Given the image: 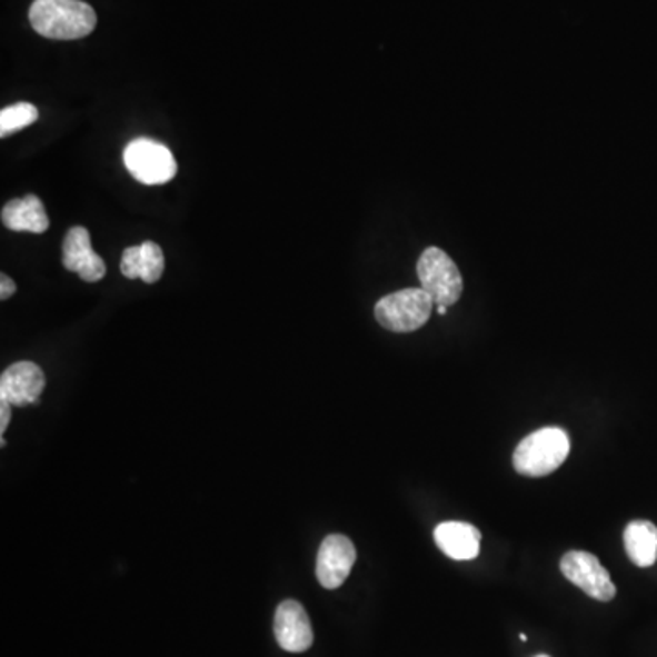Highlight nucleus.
Segmentation results:
<instances>
[{"instance_id": "obj_4", "label": "nucleus", "mask_w": 657, "mask_h": 657, "mask_svg": "<svg viewBox=\"0 0 657 657\" xmlns=\"http://www.w3.org/2000/svg\"><path fill=\"white\" fill-rule=\"evenodd\" d=\"M418 280L435 306H455L464 291L462 275L455 261L438 247L424 250L417 263Z\"/></svg>"}, {"instance_id": "obj_15", "label": "nucleus", "mask_w": 657, "mask_h": 657, "mask_svg": "<svg viewBox=\"0 0 657 657\" xmlns=\"http://www.w3.org/2000/svg\"><path fill=\"white\" fill-rule=\"evenodd\" d=\"M39 119V110L30 102H17L0 112V136L6 138L10 133L30 127Z\"/></svg>"}, {"instance_id": "obj_12", "label": "nucleus", "mask_w": 657, "mask_h": 657, "mask_svg": "<svg viewBox=\"0 0 657 657\" xmlns=\"http://www.w3.org/2000/svg\"><path fill=\"white\" fill-rule=\"evenodd\" d=\"M163 250L153 241H145L138 247H128L122 252L121 272L128 280H143L145 283H156L163 276Z\"/></svg>"}, {"instance_id": "obj_11", "label": "nucleus", "mask_w": 657, "mask_h": 657, "mask_svg": "<svg viewBox=\"0 0 657 657\" xmlns=\"http://www.w3.org/2000/svg\"><path fill=\"white\" fill-rule=\"evenodd\" d=\"M438 548L455 560H471L479 556L480 531L469 522L448 520L435 528Z\"/></svg>"}, {"instance_id": "obj_18", "label": "nucleus", "mask_w": 657, "mask_h": 657, "mask_svg": "<svg viewBox=\"0 0 657 657\" xmlns=\"http://www.w3.org/2000/svg\"><path fill=\"white\" fill-rule=\"evenodd\" d=\"M437 312L438 315H446V312H448V307L437 306Z\"/></svg>"}, {"instance_id": "obj_8", "label": "nucleus", "mask_w": 657, "mask_h": 657, "mask_svg": "<svg viewBox=\"0 0 657 657\" xmlns=\"http://www.w3.org/2000/svg\"><path fill=\"white\" fill-rule=\"evenodd\" d=\"M275 636L287 653L300 654L311 648L315 641L311 619L300 603L287 599L276 608Z\"/></svg>"}, {"instance_id": "obj_2", "label": "nucleus", "mask_w": 657, "mask_h": 657, "mask_svg": "<svg viewBox=\"0 0 657 657\" xmlns=\"http://www.w3.org/2000/svg\"><path fill=\"white\" fill-rule=\"evenodd\" d=\"M570 454L565 429L542 428L520 440L515 448L514 468L525 477H545L560 468Z\"/></svg>"}, {"instance_id": "obj_1", "label": "nucleus", "mask_w": 657, "mask_h": 657, "mask_svg": "<svg viewBox=\"0 0 657 657\" xmlns=\"http://www.w3.org/2000/svg\"><path fill=\"white\" fill-rule=\"evenodd\" d=\"M31 28L53 41H77L90 36L98 24L92 6L82 0H33Z\"/></svg>"}, {"instance_id": "obj_10", "label": "nucleus", "mask_w": 657, "mask_h": 657, "mask_svg": "<svg viewBox=\"0 0 657 657\" xmlns=\"http://www.w3.org/2000/svg\"><path fill=\"white\" fill-rule=\"evenodd\" d=\"M62 266L90 283L102 280L107 275V266L101 256L93 252L90 232L84 227H72L68 230L62 243Z\"/></svg>"}, {"instance_id": "obj_17", "label": "nucleus", "mask_w": 657, "mask_h": 657, "mask_svg": "<svg viewBox=\"0 0 657 657\" xmlns=\"http://www.w3.org/2000/svg\"><path fill=\"white\" fill-rule=\"evenodd\" d=\"M11 418V404L4 402V400H0V435L4 437L6 429H8V424H10Z\"/></svg>"}, {"instance_id": "obj_7", "label": "nucleus", "mask_w": 657, "mask_h": 657, "mask_svg": "<svg viewBox=\"0 0 657 657\" xmlns=\"http://www.w3.org/2000/svg\"><path fill=\"white\" fill-rule=\"evenodd\" d=\"M355 560H357V550L351 539L338 534L326 537L318 550V581L327 590H337L351 574Z\"/></svg>"}, {"instance_id": "obj_9", "label": "nucleus", "mask_w": 657, "mask_h": 657, "mask_svg": "<svg viewBox=\"0 0 657 657\" xmlns=\"http://www.w3.org/2000/svg\"><path fill=\"white\" fill-rule=\"evenodd\" d=\"M47 377L41 367L33 362H17L8 367L0 377V400L11 406H30L39 402V395L44 391Z\"/></svg>"}, {"instance_id": "obj_20", "label": "nucleus", "mask_w": 657, "mask_h": 657, "mask_svg": "<svg viewBox=\"0 0 657 657\" xmlns=\"http://www.w3.org/2000/svg\"><path fill=\"white\" fill-rule=\"evenodd\" d=\"M537 657H550V656H545V654H542V656H537Z\"/></svg>"}, {"instance_id": "obj_13", "label": "nucleus", "mask_w": 657, "mask_h": 657, "mask_svg": "<svg viewBox=\"0 0 657 657\" xmlns=\"http://www.w3.org/2000/svg\"><path fill=\"white\" fill-rule=\"evenodd\" d=\"M2 223L13 232H33L42 235L50 227L47 210L41 199L28 195L21 199H11L2 209Z\"/></svg>"}, {"instance_id": "obj_14", "label": "nucleus", "mask_w": 657, "mask_h": 657, "mask_svg": "<svg viewBox=\"0 0 657 657\" xmlns=\"http://www.w3.org/2000/svg\"><path fill=\"white\" fill-rule=\"evenodd\" d=\"M625 550L634 565L648 568L657 560V526L650 520H633L625 530Z\"/></svg>"}, {"instance_id": "obj_5", "label": "nucleus", "mask_w": 657, "mask_h": 657, "mask_svg": "<svg viewBox=\"0 0 657 657\" xmlns=\"http://www.w3.org/2000/svg\"><path fill=\"white\" fill-rule=\"evenodd\" d=\"M125 167L132 178L143 185H165L172 181L178 172L173 153L153 139L139 138L128 143L122 153Z\"/></svg>"}, {"instance_id": "obj_3", "label": "nucleus", "mask_w": 657, "mask_h": 657, "mask_svg": "<svg viewBox=\"0 0 657 657\" xmlns=\"http://www.w3.org/2000/svg\"><path fill=\"white\" fill-rule=\"evenodd\" d=\"M435 301L420 289H402L384 296L375 306L378 323L391 332H414L428 323Z\"/></svg>"}, {"instance_id": "obj_19", "label": "nucleus", "mask_w": 657, "mask_h": 657, "mask_svg": "<svg viewBox=\"0 0 657 657\" xmlns=\"http://www.w3.org/2000/svg\"><path fill=\"white\" fill-rule=\"evenodd\" d=\"M520 641H528V636H526V634H520Z\"/></svg>"}, {"instance_id": "obj_16", "label": "nucleus", "mask_w": 657, "mask_h": 657, "mask_svg": "<svg viewBox=\"0 0 657 657\" xmlns=\"http://www.w3.org/2000/svg\"><path fill=\"white\" fill-rule=\"evenodd\" d=\"M17 291L16 281L11 280L10 276H0V298L8 300Z\"/></svg>"}, {"instance_id": "obj_6", "label": "nucleus", "mask_w": 657, "mask_h": 657, "mask_svg": "<svg viewBox=\"0 0 657 657\" xmlns=\"http://www.w3.org/2000/svg\"><path fill=\"white\" fill-rule=\"evenodd\" d=\"M560 571L568 581L581 588L586 596L597 601L608 603L616 597V585L611 583L608 570L594 554L588 551H568L560 559Z\"/></svg>"}]
</instances>
